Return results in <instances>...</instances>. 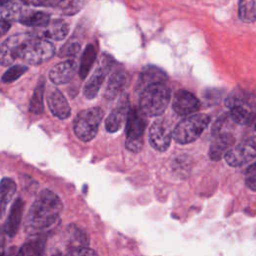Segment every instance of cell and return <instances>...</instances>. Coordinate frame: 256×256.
Masks as SVG:
<instances>
[{
    "mask_svg": "<svg viewBox=\"0 0 256 256\" xmlns=\"http://www.w3.org/2000/svg\"><path fill=\"white\" fill-rule=\"evenodd\" d=\"M62 210L63 204L59 196L51 190H42L27 213L26 230L29 233L47 230L58 221Z\"/></svg>",
    "mask_w": 256,
    "mask_h": 256,
    "instance_id": "6da1fadb",
    "label": "cell"
},
{
    "mask_svg": "<svg viewBox=\"0 0 256 256\" xmlns=\"http://www.w3.org/2000/svg\"><path fill=\"white\" fill-rule=\"evenodd\" d=\"M170 98V89L166 83L152 84L141 91L139 110L145 116H159L167 108Z\"/></svg>",
    "mask_w": 256,
    "mask_h": 256,
    "instance_id": "7a4b0ae2",
    "label": "cell"
},
{
    "mask_svg": "<svg viewBox=\"0 0 256 256\" xmlns=\"http://www.w3.org/2000/svg\"><path fill=\"white\" fill-rule=\"evenodd\" d=\"M54 54L55 47L50 41L30 35L21 44L18 58L30 65H39L52 58Z\"/></svg>",
    "mask_w": 256,
    "mask_h": 256,
    "instance_id": "3957f363",
    "label": "cell"
},
{
    "mask_svg": "<svg viewBox=\"0 0 256 256\" xmlns=\"http://www.w3.org/2000/svg\"><path fill=\"white\" fill-rule=\"evenodd\" d=\"M103 115L104 112L100 107H92L80 111L73 122L75 135L84 142L92 140L98 132Z\"/></svg>",
    "mask_w": 256,
    "mask_h": 256,
    "instance_id": "277c9868",
    "label": "cell"
},
{
    "mask_svg": "<svg viewBox=\"0 0 256 256\" xmlns=\"http://www.w3.org/2000/svg\"><path fill=\"white\" fill-rule=\"evenodd\" d=\"M210 122L206 114H194L183 119L173 129L172 137L179 144H188L195 141Z\"/></svg>",
    "mask_w": 256,
    "mask_h": 256,
    "instance_id": "5b68a950",
    "label": "cell"
},
{
    "mask_svg": "<svg viewBox=\"0 0 256 256\" xmlns=\"http://www.w3.org/2000/svg\"><path fill=\"white\" fill-rule=\"evenodd\" d=\"M125 122V146L132 152H139L143 147V134L146 128V116L139 110V108L133 107L129 109Z\"/></svg>",
    "mask_w": 256,
    "mask_h": 256,
    "instance_id": "8992f818",
    "label": "cell"
},
{
    "mask_svg": "<svg viewBox=\"0 0 256 256\" xmlns=\"http://www.w3.org/2000/svg\"><path fill=\"white\" fill-rule=\"evenodd\" d=\"M113 64L114 59L109 54L104 53L101 55L96 69L94 70L91 77L88 79L84 86L83 93L86 98L92 99L98 94L99 89L102 86L106 76L110 72Z\"/></svg>",
    "mask_w": 256,
    "mask_h": 256,
    "instance_id": "52a82bcc",
    "label": "cell"
},
{
    "mask_svg": "<svg viewBox=\"0 0 256 256\" xmlns=\"http://www.w3.org/2000/svg\"><path fill=\"white\" fill-rule=\"evenodd\" d=\"M224 157L230 166H241L254 159L256 157V136L245 139L232 147Z\"/></svg>",
    "mask_w": 256,
    "mask_h": 256,
    "instance_id": "ba28073f",
    "label": "cell"
},
{
    "mask_svg": "<svg viewBox=\"0 0 256 256\" xmlns=\"http://www.w3.org/2000/svg\"><path fill=\"white\" fill-rule=\"evenodd\" d=\"M171 124L164 118L157 119L149 129V142L151 146L158 151H166L172 138Z\"/></svg>",
    "mask_w": 256,
    "mask_h": 256,
    "instance_id": "9c48e42d",
    "label": "cell"
},
{
    "mask_svg": "<svg viewBox=\"0 0 256 256\" xmlns=\"http://www.w3.org/2000/svg\"><path fill=\"white\" fill-rule=\"evenodd\" d=\"M31 34L17 33L5 39L0 45V65L8 66L18 58V52L21 44Z\"/></svg>",
    "mask_w": 256,
    "mask_h": 256,
    "instance_id": "30bf717a",
    "label": "cell"
},
{
    "mask_svg": "<svg viewBox=\"0 0 256 256\" xmlns=\"http://www.w3.org/2000/svg\"><path fill=\"white\" fill-rule=\"evenodd\" d=\"M201 103L191 92L186 90L178 91L172 100V108L178 115L186 116L197 112Z\"/></svg>",
    "mask_w": 256,
    "mask_h": 256,
    "instance_id": "8fae6325",
    "label": "cell"
},
{
    "mask_svg": "<svg viewBox=\"0 0 256 256\" xmlns=\"http://www.w3.org/2000/svg\"><path fill=\"white\" fill-rule=\"evenodd\" d=\"M129 100L127 95L121 96L115 108L110 112L105 121V128L108 132L114 133L118 131L126 121L129 112Z\"/></svg>",
    "mask_w": 256,
    "mask_h": 256,
    "instance_id": "7c38bea8",
    "label": "cell"
},
{
    "mask_svg": "<svg viewBox=\"0 0 256 256\" xmlns=\"http://www.w3.org/2000/svg\"><path fill=\"white\" fill-rule=\"evenodd\" d=\"M77 71V63L73 59L60 62L53 66L49 71V80L56 85H62L69 82Z\"/></svg>",
    "mask_w": 256,
    "mask_h": 256,
    "instance_id": "4fadbf2b",
    "label": "cell"
},
{
    "mask_svg": "<svg viewBox=\"0 0 256 256\" xmlns=\"http://www.w3.org/2000/svg\"><path fill=\"white\" fill-rule=\"evenodd\" d=\"M47 104L51 113L59 119H67L71 114L70 106L58 89H51L47 96Z\"/></svg>",
    "mask_w": 256,
    "mask_h": 256,
    "instance_id": "5bb4252c",
    "label": "cell"
},
{
    "mask_svg": "<svg viewBox=\"0 0 256 256\" xmlns=\"http://www.w3.org/2000/svg\"><path fill=\"white\" fill-rule=\"evenodd\" d=\"M214 137L215 138L210 145L209 157L213 161H218L232 148L235 142V138L228 132L220 133Z\"/></svg>",
    "mask_w": 256,
    "mask_h": 256,
    "instance_id": "9a60e30c",
    "label": "cell"
},
{
    "mask_svg": "<svg viewBox=\"0 0 256 256\" xmlns=\"http://www.w3.org/2000/svg\"><path fill=\"white\" fill-rule=\"evenodd\" d=\"M167 80V74L161 68L156 66H146L142 69L138 81L137 89L142 91L146 87L156 84V83H165Z\"/></svg>",
    "mask_w": 256,
    "mask_h": 256,
    "instance_id": "2e32d148",
    "label": "cell"
},
{
    "mask_svg": "<svg viewBox=\"0 0 256 256\" xmlns=\"http://www.w3.org/2000/svg\"><path fill=\"white\" fill-rule=\"evenodd\" d=\"M69 33V25L61 20H50V22L42 27L41 30L37 33V37L43 38V39H52L55 41H61L63 40Z\"/></svg>",
    "mask_w": 256,
    "mask_h": 256,
    "instance_id": "e0dca14e",
    "label": "cell"
},
{
    "mask_svg": "<svg viewBox=\"0 0 256 256\" xmlns=\"http://www.w3.org/2000/svg\"><path fill=\"white\" fill-rule=\"evenodd\" d=\"M127 81V75L124 70L117 69L115 70L110 78L108 79L105 91H104V97L107 100H113L116 98L125 88Z\"/></svg>",
    "mask_w": 256,
    "mask_h": 256,
    "instance_id": "ac0fdd59",
    "label": "cell"
},
{
    "mask_svg": "<svg viewBox=\"0 0 256 256\" xmlns=\"http://www.w3.org/2000/svg\"><path fill=\"white\" fill-rule=\"evenodd\" d=\"M23 209H24V202L21 198H17L9 212V216L5 225V232L10 237L15 236L17 233L21 221H22V215H23Z\"/></svg>",
    "mask_w": 256,
    "mask_h": 256,
    "instance_id": "d6986e66",
    "label": "cell"
},
{
    "mask_svg": "<svg viewBox=\"0 0 256 256\" xmlns=\"http://www.w3.org/2000/svg\"><path fill=\"white\" fill-rule=\"evenodd\" d=\"M18 22L28 27L42 28L50 22V15L46 12L29 9L27 7L19 17Z\"/></svg>",
    "mask_w": 256,
    "mask_h": 256,
    "instance_id": "ffe728a7",
    "label": "cell"
},
{
    "mask_svg": "<svg viewBox=\"0 0 256 256\" xmlns=\"http://www.w3.org/2000/svg\"><path fill=\"white\" fill-rule=\"evenodd\" d=\"M27 3L24 0H9L1 6L0 16L2 19L10 21H18L21 14L26 10Z\"/></svg>",
    "mask_w": 256,
    "mask_h": 256,
    "instance_id": "44dd1931",
    "label": "cell"
},
{
    "mask_svg": "<svg viewBox=\"0 0 256 256\" xmlns=\"http://www.w3.org/2000/svg\"><path fill=\"white\" fill-rule=\"evenodd\" d=\"M16 192V183L10 178H3L0 182V218L4 215L7 205Z\"/></svg>",
    "mask_w": 256,
    "mask_h": 256,
    "instance_id": "7402d4cb",
    "label": "cell"
},
{
    "mask_svg": "<svg viewBox=\"0 0 256 256\" xmlns=\"http://www.w3.org/2000/svg\"><path fill=\"white\" fill-rule=\"evenodd\" d=\"M44 91H45V79H44V77H41L38 80V83L35 87L33 96L30 100L29 111L31 113L36 114V115L43 113V111H44V105H43Z\"/></svg>",
    "mask_w": 256,
    "mask_h": 256,
    "instance_id": "603a6c76",
    "label": "cell"
},
{
    "mask_svg": "<svg viewBox=\"0 0 256 256\" xmlns=\"http://www.w3.org/2000/svg\"><path fill=\"white\" fill-rule=\"evenodd\" d=\"M46 245V238L39 236L25 243L19 250L17 256H42Z\"/></svg>",
    "mask_w": 256,
    "mask_h": 256,
    "instance_id": "cb8c5ba5",
    "label": "cell"
},
{
    "mask_svg": "<svg viewBox=\"0 0 256 256\" xmlns=\"http://www.w3.org/2000/svg\"><path fill=\"white\" fill-rule=\"evenodd\" d=\"M96 55H97V52H96L95 46L93 44H88L84 52L82 53L81 61L78 69V73L81 79H85L86 76L88 75L93 63L95 62Z\"/></svg>",
    "mask_w": 256,
    "mask_h": 256,
    "instance_id": "d4e9b609",
    "label": "cell"
},
{
    "mask_svg": "<svg viewBox=\"0 0 256 256\" xmlns=\"http://www.w3.org/2000/svg\"><path fill=\"white\" fill-rule=\"evenodd\" d=\"M68 243L72 247L71 249L87 247L89 243V238L85 231L81 228L71 225L68 229Z\"/></svg>",
    "mask_w": 256,
    "mask_h": 256,
    "instance_id": "484cf974",
    "label": "cell"
},
{
    "mask_svg": "<svg viewBox=\"0 0 256 256\" xmlns=\"http://www.w3.org/2000/svg\"><path fill=\"white\" fill-rule=\"evenodd\" d=\"M239 17L243 22L252 23L256 21V0L239 1Z\"/></svg>",
    "mask_w": 256,
    "mask_h": 256,
    "instance_id": "4316f807",
    "label": "cell"
},
{
    "mask_svg": "<svg viewBox=\"0 0 256 256\" xmlns=\"http://www.w3.org/2000/svg\"><path fill=\"white\" fill-rule=\"evenodd\" d=\"M229 117L234 123L239 124V125H244L251 121H255L254 114L251 113L244 106H236V107L231 108Z\"/></svg>",
    "mask_w": 256,
    "mask_h": 256,
    "instance_id": "83f0119b",
    "label": "cell"
},
{
    "mask_svg": "<svg viewBox=\"0 0 256 256\" xmlns=\"http://www.w3.org/2000/svg\"><path fill=\"white\" fill-rule=\"evenodd\" d=\"M27 67L24 65H14L12 67H10L2 76L1 80L4 83H11L15 80H17L18 78H20V76H22L26 71H27Z\"/></svg>",
    "mask_w": 256,
    "mask_h": 256,
    "instance_id": "f1b7e54d",
    "label": "cell"
},
{
    "mask_svg": "<svg viewBox=\"0 0 256 256\" xmlns=\"http://www.w3.org/2000/svg\"><path fill=\"white\" fill-rule=\"evenodd\" d=\"M86 0H68L62 7V14L71 16L77 14L85 5Z\"/></svg>",
    "mask_w": 256,
    "mask_h": 256,
    "instance_id": "f546056e",
    "label": "cell"
},
{
    "mask_svg": "<svg viewBox=\"0 0 256 256\" xmlns=\"http://www.w3.org/2000/svg\"><path fill=\"white\" fill-rule=\"evenodd\" d=\"M80 51V44L77 42H68L58 52V56L66 57V56H76Z\"/></svg>",
    "mask_w": 256,
    "mask_h": 256,
    "instance_id": "4dcf8cb0",
    "label": "cell"
},
{
    "mask_svg": "<svg viewBox=\"0 0 256 256\" xmlns=\"http://www.w3.org/2000/svg\"><path fill=\"white\" fill-rule=\"evenodd\" d=\"M245 183L249 189L256 191V162L247 168L245 172Z\"/></svg>",
    "mask_w": 256,
    "mask_h": 256,
    "instance_id": "1f68e13d",
    "label": "cell"
},
{
    "mask_svg": "<svg viewBox=\"0 0 256 256\" xmlns=\"http://www.w3.org/2000/svg\"><path fill=\"white\" fill-rule=\"evenodd\" d=\"M228 118H229V115L222 116L214 122V124L212 126V129H211V132H212L213 136H216L220 133H223V129L227 126Z\"/></svg>",
    "mask_w": 256,
    "mask_h": 256,
    "instance_id": "d6a6232c",
    "label": "cell"
},
{
    "mask_svg": "<svg viewBox=\"0 0 256 256\" xmlns=\"http://www.w3.org/2000/svg\"><path fill=\"white\" fill-rule=\"evenodd\" d=\"M65 256H98L97 253L89 247L71 249Z\"/></svg>",
    "mask_w": 256,
    "mask_h": 256,
    "instance_id": "836d02e7",
    "label": "cell"
},
{
    "mask_svg": "<svg viewBox=\"0 0 256 256\" xmlns=\"http://www.w3.org/2000/svg\"><path fill=\"white\" fill-rule=\"evenodd\" d=\"M222 92L219 89H209L205 91L203 97H205V101H207L209 104H215L219 101Z\"/></svg>",
    "mask_w": 256,
    "mask_h": 256,
    "instance_id": "e575fe53",
    "label": "cell"
},
{
    "mask_svg": "<svg viewBox=\"0 0 256 256\" xmlns=\"http://www.w3.org/2000/svg\"><path fill=\"white\" fill-rule=\"evenodd\" d=\"M64 0H32V4L35 6H43V7H54Z\"/></svg>",
    "mask_w": 256,
    "mask_h": 256,
    "instance_id": "d590c367",
    "label": "cell"
},
{
    "mask_svg": "<svg viewBox=\"0 0 256 256\" xmlns=\"http://www.w3.org/2000/svg\"><path fill=\"white\" fill-rule=\"evenodd\" d=\"M10 27H11V23L1 18L0 19V36L6 34L10 29Z\"/></svg>",
    "mask_w": 256,
    "mask_h": 256,
    "instance_id": "8d00e7d4",
    "label": "cell"
},
{
    "mask_svg": "<svg viewBox=\"0 0 256 256\" xmlns=\"http://www.w3.org/2000/svg\"><path fill=\"white\" fill-rule=\"evenodd\" d=\"M5 228L0 225V256L3 254L4 250V245H5Z\"/></svg>",
    "mask_w": 256,
    "mask_h": 256,
    "instance_id": "74e56055",
    "label": "cell"
},
{
    "mask_svg": "<svg viewBox=\"0 0 256 256\" xmlns=\"http://www.w3.org/2000/svg\"><path fill=\"white\" fill-rule=\"evenodd\" d=\"M17 254H18V250H16L15 247H12L8 251H4L1 256H17Z\"/></svg>",
    "mask_w": 256,
    "mask_h": 256,
    "instance_id": "f35d334b",
    "label": "cell"
},
{
    "mask_svg": "<svg viewBox=\"0 0 256 256\" xmlns=\"http://www.w3.org/2000/svg\"><path fill=\"white\" fill-rule=\"evenodd\" d=\"M9 0H0V6H2V5H4L6 2H8Z\"/></svg>",
    "mask_w": 256,
    "mask_h": 256,
    "instance_id": "ab89813d",
    "label": "cell"
},
{
    "mask_svg": "<svg viewBox=\"0 0 256 256\" xmlns=\"http://www.w3.org/2000/svg\"><path fill=\"white\" fill-rule=\"evenodd\" d=\"M52 256H62L60 253H56V254H53Z\"/></svg>",
    "mask_w": 256,
    "mask_h": 256,
    "instance_id": "60d3db41",
    "label": "cell"
},
{
    "mask_svg": "<svg viewBox=\"0 0 256 256\" xmlns=\"http://www.w3.org/2000/svg\"><path fill=\"white\" fill-rule=\"evenodd\" d=\"M255 129H256V120H255Z\"/></svg>",
    "mask_w": 256,
    "mask_h": 256,
    "instance_id": "b9f144b4",
    "label": "cell"
}]
</instances>
